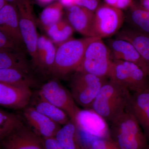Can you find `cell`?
Here are the masks:
<instances>
[{
    "instance_id": "6da1fadb",
    "label": "cell",
    "mask_w": 149,
    "mask_h": 149,
    "mask_svg": "<svg viewBox=\"0 0 149 149\" xmlns=\"http://www.w3.org/2000/svg\"><path fill=\"white\" fill-rule=\"evenodd\" d=\"M131 96L127 88L113 80H107L96 97L91 109L110 124L125 112Z\"/></svg>"
},
{
    "instance_id": "7a4b0ae2",
    "label": "cell",
    "mask_w": 149,
    "mask_h": 149,
    "mask_svg": "<svg viewBox=\"0 0 149 149\" xmlns=\"http://www.w3.org/2000/svg\"><path fill=\"white\" fill-rule=\"evenodd\" d=\"M109 138L119 149H148V142L142 128L127 111L110 124Z\"/></svg>"
},
{
    "instance_id": "3957f363",
    "label": "cell",
    "mask_w": 149,
    "mask_h": 149,
    "mask_svg": "<svg viewBox=\"0 0 149 149\" xmlns=\"http://www.w3.org/2000/svg\"><path fill=\"white\" fill-rule=\"evenodd\" d=\"M95 37L71 38L57 46L54 63L50 74L53 78H65L77 71L87 46Z\"/></svg>"
},
{
    "instance_id": "277c9868",
    "label": "cell",
    "mask_w": 149,
    "mask_h": 149,
    "mask_svg": "<svg viewBox=\"0 0 149 149\" xmlns=\"http://www.w3.org/2000/svg\"><path fill=\"white\" fill-rule=\"evenodd\" d=\"M107 78L76 71L70 79V92L74 101L83 109H91L93 102Z\"/></svg>"
},
{
    "instance_id": "5b68a950",
    "label": "cell",
    "mask_w": 149,
    "mask_h": 149,
    "mask_svg": "<svg viewBox=\"0 0 149 149\" xmlns=\"http://www.w3.org/2000/svg\"><path fill=\"white\" fill-rule=\"evenodd\" d=\"M112 62L106 44L95 37L88 44L77 71H83L103 78H108Z\"/></svg>"
},
{
    "instance_id": "8992f818",
    "label": "cell",
    "mask_w": 149,
    "mask_h": 149,
    "mask_svg": "<svg viewBox=\"0 0 149 149\" xmlns=\"http://www.w3.org/2000/svg\"><path fill=\"white\" fill-rule=\"evenodd\" d=\"M149 76L141 68L132 63L113 60L108 78L133 93L146 90Z\"/></svg>"
},
{
    "instance_id": "52a82bcc",
    "label": "cell",
    "mask_w": 149,
    "mask_h": 149,
    "mask_svg": "<svg viewBox=\"0 0 149 149\" xmlns=\"http://www.w3.org/2000/svg\"><path fill=\"white\" fill-rule=\"evenodd\" d=\"M124 22L122 10L105 3L100 5L94 12L93 37L102 39L115 36Z\"/></svg>"
},
{
    "instance_id": "ba28073f",
    "label": "cell",
    "mask_w": 149,
    "mask_h": 149,
    "mask_svg": "<svg viewBox=\"0 0 149 149\" xmlns=\"http://www.w3.org/2000/svg\"><path fill=\"white\" fill-rule=\"evenodd\" d=\"M18 11L19 24L25 49L31 58L32 67L37 61L38 36L33 5L30 0H19L16 4Z\"/></svg>"
},
{
    "instance_id": "9c48e42d",
    "label": "cell",
    "mask_w": 149,
    "mask_h": 149,
    "mask_svg": "<svg viewBox=\"0 0 149 149\" xmlns=\"http://www.w3.org/2000/svg\"><path fill=\"white\" fill-rule=\"evenodd\" d=\"M38 92L44 99L63 111L74 122L80 108L70 91L62 85L58 79L53 78L49 80L41 86Z\"/></svg>"
},
{
    "instance_id": "30bf717a",
    "label": "cell",
    "mask_w": 149,
    "mask_h": 149,
    "mask_svg": "<svg viewBox=\"0 0 149 149\" xmlns=\"http://www.w3.org/2000/svg\"><path fill=\"white\" fill-rule=\"evenodd\" d=\"M22 117L27 126L42 139L53 138L61 125L28 106L22 110Z\"/></svg>"
},
{
    "instance_id": "8fae6325",
    "label": "cell",
    "mask_w": 149,
    "mask_h": 149,
    "mask_svg": "<svg viewBox=\"0 0 149 149\" xmlns=\"http://www.w3.org/2000/svg\"><path fill=\"white\" fill-rule=\"evenodd\" d=\"M74 122L82 133L96 138L109 137V125L92 109H80Z\"/></svg>"
},
{
    "instance_id": "7c38bea8",
    "label": "cell",
    "mask_w": 149,
    "mask_h": 149,
    "mask_svg": "<svg viewBox=\"0 0 149 149\" xmlns=\"http://www.w3.org/2000/svg\"><path fill=\"white\" fill-rule=\"evenodd\" d=\"M4 149H45L42 138L24 124L16 128L1 143Z\"/></svg>"
},
{
    "instance_id": "4fadbf2b",
    "label": "cell",
    "mask_w": 149,
    "mask_h": 149,
    "mask_svg": "<svg viewBox=\"0 0 149 149\" xmlns=\"http://www.w3.org/2000/svg\"><path fill=\"white\" fill-rule=\"evenodd\" d=\"M105 44L112 60H116L135 63L141 68L149 77V65L131 43L126 40L115 38L107 40Z\"/></svg>"
},
{
    "instance_id": "5bb4252c",
    "label": "cell",
    "mask_w": 149,
    "mask_h": 149,
    "mask_svg": "<svg viewBox=\"0 0 149 149\" xmlns=\"http://www.w3.org/2000/svg\"><path fill=\"white\" fill-rule=\"evenodd\" d=\"M32 94L29 87L0 83V106L22 110L28 106Z\"/></svg>"
},
{
    "instance_id": "9a60e30c",
    "label": "cell",
    "mask_w": 149,
    "mask_h": 149,
    "mask_svg": "<svg viewBox=\"0 0 149 149\" xmlns=\"http://www.w3.org/2000/svg\"><path fill=\"white\" fill-rule=\"evenodd\" d=\"M125 111L133 115L139 123L149 143V91L133 93Z\"/></svg>"
},
{
    "instance_id": "2e32d148",
    "label": "cell",
    "mask_w": 149,
    "mask_h": 149,
    "mask_svg": "<svg viewBox=\"0 0 149 149\" xmlns=\"http://www.w3.org/2000/svg\"><path fill=\"white\" fill-rule=\"evenodd\" d=\"M94 12L74 5L67 8L66 19L74 30L85 37H93Z\"/></svg>"
},
{
    "instance_id": "e0dca14e",
    "label": "cell",
    "mask_w": 149,
    "mask_h": 149,
    "mask_svg": "<svg viewBox=\"0 0 149 149\" xmlns=\"http://www.w3.org/2000/svg\"><path fill=\"white\" fill-rule=\"evenodd\" d=\"M57 46L44 35L39 36L37 41V61L33 68L41 74L50 75L55 59Z\"/></svg>"
},
{
    "instance_id": "ac0fdd59",
    "label": "cell",
    "mask_w": 149,
    "mask_h": 149,
    "mask_svg": "<svg viewBox=\"0 0 149 149\" xmlns=\"http://www.w3.org/2000/svg\"><path fill=\"white\" fill-rule=\"evenodd\" d=\"M0 30L19 45L25 47L19 29L16 6L8 3L0 10Z\"/></svg>"
},
{
    "instance_id": "d6986e66",
    "label": "cell",
    "mask_w": 149,
    "mask_h": 149,
    "mask_svg": "<svg viewBox=\"0 0 149 149\" xmlns=\"http://www.w3.org/2000/svg\"><path fill=\"white\" fill-rule=\"evenodd\" d=\"M28 106L61 126L70 120L63 111L44 99L38 91L33 93Z\"/></svg>"
},
{
    "instance_id": "ffe728a7",
    "label": "cell",
    "mask_w": 149,
    "mask_h": 149,
    "mask_svg": "<svg viewBox=\"0 0 149 149\" xmlns=\"http://www.w3.org/2000/svg\"><path fill=\"white\" fill-rule=\"evenodd\" d=\"M115 37L131 43L149 66V35L126 26L121 28Z\"/></svg>"
},
{
    "instance_id": "44dd1931",
    "label": "cell",
    "mask_w": 149,
    "mask_h": 149,
    "mask_svg": "<svg viewBox=\"0 0 149 149\" xmlns=\"http://www.w3.org/2000/svg\"><path fill=\"white\" fill-rule=\"evenodd\" d=\"M0 83L31 88L36 86L37 81L31 72L9 68L0 69Z\"/></svg>"
},
{
    "instance_id": "7402d4cb",
    "label": "cell",
    "mask_w": 149,
    "mask_h": 149,
    "mask_svg": "<svg viewBox=\"0 0 149 149\" xmlns=\"http://www.w3.org/2000/svg\"><path fill=\"white\" fill-rule=\"evenodd\" d=\"M125 15V22L128 27L149 35V11L133 2Z\"/></svg>"
},
{
    "instance_id": "603a6c76",
    "label": "cell",
    "mask_w": 149,
    "mask_h": 149,
    "mask_svg": "<svg viewBox=\"0 0 149 149\" xmlns=\"http://www.w3.org/2000/svg\"><path fill=\"white\" fill-rule=\"evenodd\" d=\"M54 138L66 149H86L80 139L77 125L71 120L62 125Z\"/></svg>"
},
{
    "instance_id": "cb8c5ba5",
    "label": "cell",
    "mask_w": 149,
    "mask_h": 149,
    "mask_svg": "<svg viewBox=\"0 0 149 149\" xmlns=\"http://www.w3.org/2000/svg\"><path fill=\"white\" fill-rule=\"evenodd\" d=\"M15 68L31 72L24 52L0 50V69Z\"/></svg>"
},
{
    "instance_id": "d4e9b609",
    "label": "cell",
    "mask_w": 149,
    "mask_h": 149,
    "mask_svg": "<svg viewBox=\"0 0 149 149\" xmlns=\"http://www.w3.org/2000/svg\"><path fill=\"white\" fill-rule=\"evenodd\" d=\"M49 38L56 46L72 38L74 30L66 19H63L55 24L44 28Z\"/></svg>"
},
{
    "instance_id": "484cf974",
    "label": "cell",
    "mask_w": 149,
    "mask_h": 149,
    "mask_svg": "<svg viewBox=\"0 0 149 149\" xmlns=\"http://www.w3.org/2000/svg\"><path fill=\"white\" fill-rule=\"evenodd\" d=\"M24 124L20 116L0 109V145L9 134Z\"/></svg>"
},
{
    "instance_id": "4316f807",
    "label": "cell",
    "mask_w": 149,
    "mask_h": 149,
    "mask_svg": "<svg viewBox=\"0 0 149 149\" xmlns=\"http://www.w3.org/2000/svg\"><path fill=\"white\" fill-rule=\"evenodd\" d=\"M63 6L59 2L52 3L43 9L40 17L44 28L52 26L63 19Z\"/></svg>"
},
{
    "instance_id": "83f0119b",
    "label": "cell",
    "mask_w": 149,
    "mask_h": 149,
    "mask_svg": "<svg viewBox=\"0 0 149 149\" xmlns=\"http://www.w3.org/2000/svg\"><path fill=\"white\" fill-rule=\"evenodd\" d=\"M83 144L86 149H119L109 137H87L83 140Z\"/></svg>"
},
{
    "instance_id": "f1b7e54d",
    "label": "cell",
    "mask_w": 149,
    "mask_h": 149,
    "mask_svg": "<svg viewBox=\"0 0 149 149\" xmlns=\"http://www.w3.org/2000/svg\"><path fill=\"white\" fill-rule=\"evenodd\" d=\"M24 48L0 30V50L24 52Z\"/></svg>"
},
{
    "instance_id": "f546056e",
    "label": "cell",
    "mask_w": 149,
    "mask_h": 149,
    "mask_svg": "<svg viewBox=\"0 0 149 149\" xmlns=\"http://www.w3.org/2000/svg\"><path fill=\"white\" fill-rule=\"evenodd\" d=\"M100 0H74V5L95 12L100 5Z\"/></svg>"
},
{
    "instance_id": "4dcf8cb0",
    "label": "cell",
    "mask_w": 149,
    "mask_h": 149,
    "mask_svg": "<svg viewBox=\"0 0 149 149\" xmlns=\"http://www.w3.org/2000/svg\"><path fill=\"white\" fill-rule=\"evenodd\" d=\"M42 140L45 149H66L62 146L54 137L42 139Z\"/></svg>"
},
{
    "instance_id": "1f68e13d",
    "label": "cell",
    "mask_w": 149,
    "mask_h": 149,
    "mask_svg": "<svg viewBox=\"0 0 149 149\" xmlns=\"http://www.w3.org/2000/svg\"><path fill=\"white\" fill-rule=\"evenodd\" d=\"M133 2V0H117L113 7L121 10H124L129 8Z\"/></svg>"
},
{
    "instance_id": "d6a6232c",
    "label": "cell",
    "mask_w": 149,
    "mask_h": 149,
    "mask_svg": "<svg viewBox=\"0 0 149 149\" xmlns=\"http://www.w3.org/2000/svg\"><path fill=\"white\" fill-rule=\"evenodd\" d=\"M58 1L66 8L74 5V0H59Z\"/></svg>"
},
{
    "instance_id": "836d02e7",
    "label": "cell",
    "mask_w": 149,
    "mask_h": 149,
    "mask_svg": "<svg viewBox=\"0 0 149 149\" xmlns=\"http://www.w3.org/2000/svg\"><path fill=\"white\" fill-rule=\"evenodd\" d=\"M140 5L143 8L149 11V0H139Z\"/></svg>"
},
{
    "instance_id": "e575fe53",
    "label": "cell",
    "mask_w": 149,
    "mask_h": 149,
    "mask_svg": "<svg viewBox=\"0 0 149 149\" xmlns=\"http://www.w3.org/2000/svg\"><path fill=\"white\" fill-rule=\"evenodd\" d=\"M36 1L41 5L45 6L52 3L54 0H36Z\"/></svg>"
},
{
    "instance_id": "d590c367",
    "label": "cell",
    "mask_w": 149,
    "mask_h": 149,
    "mask_svg": "<svg viewBox=\"0 0 149 149\" xmlns=\"http://www.w3.org/2000/svg\"><path fill=\"white\" fill-rule=\"evenodd\" d=\"M105 3L110 6H114L117 0H104Z\"/></svg>"
},
{
    "instance_id": "8d00e7d4",
    "label": "cell",
    "mask_w": 149,
    "mask_h": 149,
    "mask_svg": "<svg viewBox=\"0 0 149 149\" xmlns=\"http://www.w3.org/2000/svg\"><path fill=\"white\" fill-rule=\"evenodd\" d=\"M8 3L6 0H0V10L3 8Z\"/></svg>"
},
{
    "instance_id": "74e56055",
    "label": "cell",
    "mask_w": 149,
    "mask_h": 149,
    "mask_svg": "<svg viewBox=\"0 0 149 149\" xmlns=\"http://www.w3.org/2000/svg\"><path fill=\"white\" fill-rule=\"evenodd\" d=\"M8 3L12 4L15 5L16 6L17 3H18L19 0H6Z\"/></svg>"
},
{
    "instance_id": "f35d334b",
    "label": "cell",
    "mask_w": 149,
    "mask_h": 149,
    "mask_svg": "<svg viewBox=\"0 0 149 149\" xmlns=\"http://www.w3.org/2000/svg\"><path fill=\"white\" fill-rule=\"evenodd\" d=\"M147 89L149 91V81H148V87H147Z\"/></svg>"
},
{
    "instance_id": "ab89813d",
    "label": "cell",
    "mask_w": 149,
    "mask_h": 149,
    "mask_svg": "<svg viewBox=\"0 0 149 149\" xmlns=\"http://www.w3.org/2000/svg\"><path fill=\"white\" fill-rule=\"evenodd\" d=\"M148 149H149V144H148Z\"/></svg>"
},
{
    "instance_id": "60d3db41",
    "label": "cell",
    "mask_w": 149,
    "mask_h": 149,
    "mask_svg": "<svg viewBox=\"0 0 149 149\" xmlns=\"http://www.w3.org/2000/svg\"><path fill=\"white\" fill-rule=\"evenodd\" d=\"M0 146H1V145H0Z\"/></svg>"
}]
</instances>
